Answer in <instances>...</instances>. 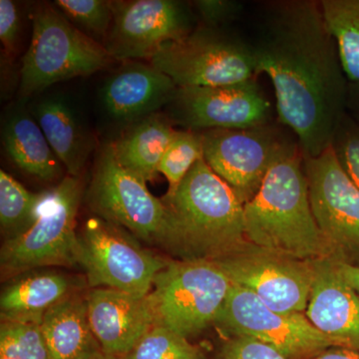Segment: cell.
Returning <instances> with one entry per match:
<instances>
[{"label":"cell","mask_w":359,"mask_h":359,"mask_svg":"<svg viewBox=\"0 0 359 359\" xmlns=\"http://www.w3.org/2000/svg\"><path fill=\"white\" fill-rule=\"evenodd\" d=\"M231 287L218 264L208 259L169 261L148 294L156 323L182 337L214 325Z\"/></svg>","instance_id":"7"},{"label":"cell","mask_w":359,"mask_h":359,"mask_svg":"<svg viewBox=\"0 0 359 359\" xmlns=\"http://www.w3.org/2000/svg\"><path fill=\"white\" fill-rule=\"evenodd\" d=\"M0 356L11 359H50L41 325L1 321Z\"/></svg>","instance_id":"29"},{"label":"cell","mask_w":359,"mask_h":359,"mask_svg":"<svg viewBox=\"0 0 359 359\" xmlns=\"http://www.w3.org/2000/svg\"><path fill=\"white\" fill-rule=\"evenodd\" d=\"M347 114L351 116L359 126V83H349Z\"/></svg>","instance_id":"36"},{"label":"cell","mask_w":359,"mask_h":359,"mask_svg":"<svg viewBox=\"0 0 359 359\" xmlns=\"http://www.w3.org/2000/svg\"><path fill=\"white\" fill-rule=\"evenodd\" d=\"M349 83H359V0H320Z\"/></svg>","instance_id":"24"},{"label":"cell","mask_w":359,"mask_h":359,"mask_svg":"<svg viewBox=\"0 0 359 359\" xmlns=\"http://www.w3.org/2000/svg\"><path fill=\"white\" fill-rule=\"evenodd\" d=\"M121 359H203V353L186 337L155 323Z\"/></svg>","instance_id":"27"},{"label":"cell","mask_w":359,"mask_h":359,"mask_svg":"<svg viewBox=\"0 0 359 359\" xmlns=\"http://www.w3.org/2000/svg\"><path fill=\"white\" fill-rule=\"evenodd\" d=\"M163 201L173 224L167 249L181 259L215 261L250 245L245 237V205L204 158Z\"/></svg>","instance_id":"3"},{"label":"cell","mask_w":359,"mask_h":359,"mask_svg":"<svg viewBox=\"0 0 359 359\" xmlns=\"http://www.w3.org/2000/svg\"><path fill=\"white\" fill-rule=\"evenodd\" d=\"M332 148L340 166L359 188V126L348 114L340 123Z\"/></svg>","instance_id":"30"},{"label":"cell","mask_w":359,"mask_h":359,"mask_svg":"<svg viewBox=\"0 0 359 359\" xmlns=\"http://www.w3.org/2000/svg\"><path fill=\"white\" fill-rule=\"evenodd\" d=\"M32 20V42L20 68V96L25 98L58 82L88 76L114 62L102 43L75 27L54 4L37 6Z\"/></svg>","instance_id":"4"},{"label":"cell","mask_w":359,"mask_h":359,"mask_svg":"<svg viewBox=\"0 0 359 359\" xmlns=\"http://www.w3.org/2000/svg\"><path fill=\"white\" fill-rule=\"evenodd\" d=\"M20 29V13L13 0H0V40L4 48L13 53Z\"/></svg>","instance_id":"33"},{"label":"cell","mask_w":359,"mask_h":359,"mask_svg":"<svg viewBox=\"0 0 359 359\" xmlns=\"http://www.w3.org/2000/svg\"><path fill=\"white\" fill-rule=\"evenodd\" d=\"M203 158L204 146L200 132L177 130L158 168L169 183L167 197L176 192L194 165Z\"/></svg>","instance_id":"26"},{"label":"cell","mask_w":359,"mask_h":359,"mask_svg":"<svg viewBox=\"0 0 359 359\" xmlns=\"http://www.w3.org/2000/svg\"><path fill=\"white\" fill-rule=\"evenodd\" d=\"M44 194L30 192L4 170L0 171V226L6 240L34 223Z\"/></svg>","instance_id":"25"},{"label":"cell","mask_w":359,"mask_h":359,"mask_svg":"<svg viewBox=\"0 0 359 359\" xmlns=\"http://www.w3.org/2000/svg\"><path fill=\"white\" fill-rule=\"evenodd\" d=\"M177 130L165 116L153 114L143 118L110 143L116 159L144 181H153L158 168Z\"/></svg>","instance_id":"23"},{"label":"cell","mask_w":359,"mask_h":359,"mask_svg":"<svg viewBox=\"0 0 359 359\" xmlns=\"http://www.w3.org/2000/svg\"><path fill=\"white\" fill-rule=\"evenodd\" d=\"M245 231L261 249L302 261L334 259L313 216L299 147L271 167L245 205Z\"/></svg>","instance_id":"2"},{"label":"cell","mask_w":359,"mask_h":359,"mask_svg":"<svg viewBox=\"0 0 359 359\" xmlns=\"http://www.w3.org/2000/svg\"><path fill=\"white\" fill-rule=\"evenodd\" d=\"M83 191L82 179L70 175L51 190L45 191L34 223L2 245V276H16L51 266H78L76 218Z\"/></svg>","instance_id":"5"},{"label":"cell","mask_w":359,"mask_h":359,"mask_svg":"<svg viewBox=\"0 0 359 359\" xmlns=\"http://www.w3.org/2000/svg\"><path fill=\"white\" fill-rule=\"evenodd\" d=\"M168 262L142 247L122 226L99 216L87 219L79 233L78 266L84 269L92 289L146 297Z\"/></svg>","instance_id":"9"},{"label":"cell","mask_w":359,"mask_h":359,"mask_svg":"<svg viewBox=\"0 0 359 359\" xmlns=\"http://www.w3.org/2000/svg\"><path fill=\"white\" fill-rule=\"evenodd\" d=\"M306 316L323 334L359 353V294L346 282L334 259L313 261Z\"/></svg>","instance_id":"17"},{"label":"cell","mask_w":359,"mask_h":359,"mask_svg":"<svg viewBox=\"0 0 359 359\" xmlns=\"http://www.w3.org/2000/svg\"><path fill=\"white\" fill-rule=\"evenodd\" d=\"M285 126L271 122L250 129L200 132L204 159L245 205L256 196L278 161L299 148Z\"/></svg>","instance_id":"10"},{"label":"cell","mask_w":359,"mask_h":359,"mask_svg":"<svg viewBox=\"0 0 359 359\" xmlns=\"http://www.w3.org/2000/svg\"><path fill=\"white\" fill-rule=\"evenodd\" d=\"M86 297L92 330L104 353L111 355L124 358L156 323L148 295L97 287Z\"/></svg>","instance_id":"16"},{"label":"cell","mask_w":359,"mask_h":359,"mask_svg":"<svg viewBox=\"0 0 359 359\" xmlns=\"http://www.w3.org/2000/svg\"><path fill=\"white\" fill-rule=\"evenodd\" d=\"M214 262L231 285L250 290L273 311L306 313L313 282V261H302L250 244Z\"/></svg>","instance_id":"13"},{"label":"cell","mask_w":359,"mask_h":359,"mask_svg":"<svg viewBox=\"0 0 359 359\" xmlns=\"http://www.w3.org/2000/svg\"><path fill=\"white\" fill-rule=\"evenodd\" d=\"M54 6L85 34L96 41H105L113 22L112 1L56 0Z\"/></svg>","instance_id":"28"},{"label":"cell","mask_w":359,"mask_h":359,"mask_svg":"<svg viewBox=\"0 0 359 359\" xmlns=\"http://www.w3.org/2000/svg\"><path fill=\"white\" fill-rule=\"evenodd\" d=\"M78 287L70 276L50 269H34L14 276L0 295L1 320L41 325L45 313L76 294Z\"/></svg>","instance_id":"19"},{"label":"cell","mask_w":359,"mask_h":359,"mask_svg":"<svg viewBox=\"0 0 359 359\" xmlns=\"http://www.w3.org/2000/svg\"><path fill=\"white\" fill-rule=\"evenodd\" d=\"M337 268L339 269L340 275L346 280V282L359 294V268L358 266H351V264L342 263L337 261Z\"/></svg>","instance_id":"34"},{"label":"cell","mask_w":359,"mask_h":359,"mask_svg":"<svg viewBox=\"0 0 359 359\" xmlns=\"http://www.w3.org/2000/svg\"><path fill=\"white\" fill-rule=\"evenodd\" d=\"M112 6L113 22L103 45L114 60H150L198 25L190 4L177 0L112 1Z\"/></svg>","instance_id":"14"},{"label":"cell","mask_w":359,"mask_h":359,"mask_svg":"<svg viewBox=\"0 0 359 359\" xmlns=\"http://www.w3.org/2000/svg\"><path fill=\"white\" fill-rule=\"evenodd\" d=\"M88 201L101 218L167 249L173 230L167 205L151 194L143 179L118 162L110 143L97 155Z\"/></svg>","instance_id":"8"},{"label":"cell","mask_w":359,"mask_h":359,"mask_svg":"<svg viewBox=\"0 0 359 359\" xmlns=\"http://www.w3.org/2000/svg\"><path fill=\"white\" fill-rule=\"evenodd\" d=\"M91 359H121L120 358H117V356L115 355H111V354H108L106 353H100L99 354H97L96 356H94V358H92Z\"/></svg>","instance_id":"37"},{"label":"cell","mask_w":359,"mask_h":359,"mask_svg":"<svg viewBox=\"0 0 359 359\" xmlns=\"http://www.w3.org/2000/svg\"><path fill=\"white\" fill-rule=\"evenodd\" d=\"M7 157L23 173L44 182L61 178L65 171L34 117L18 111L7 118L2 129Z\"/></svg>","instance_id":"22"},{"label":"cell","mask_w":359,"mask_h":359,"mask_svg":"<svg viewBox=\"0 0 359 359\" xmlns=\"http://www.w3.org/2000/svg\"><path fill=\"white\" fill-rule=\"evenodd\" d=\"M190 6L198 25L217 28L237 20L245 11V4L236 0H195Z\"/></svg>","instance_id":"31"},{"label":"cell","mask_w":359,"mask_h":359,"mask_svg":"<svg viewBox=\"0 0 359 359\" xmlns=\"http://www.w3.org/2000/svg\"><path fill=\"white\" fill-rule=\"evenodd\" d=\"M40 325L50 359H91L103 351L90 325L86 294L59 302Z\"/></svg>","instance_id":"20"},{"label":"cell","mask_w":359,"mask_h":359,"mask_svg":"<svg viewBox=\"0 0 359 359\" xmlns=\"http://www.w3.org/2000/svg\"><path fill=\"white\" fill-rule=\"evenodd\" d=\"M214 325L231 337L259 340L287 359L313 358L330 347H342L314 327L306 313H278L238 285H231Z\"/></svg>","instance_id":"11"},{"label":"cell","mask_w":359,"mask_h":359,"mask_svg":"<svg viewBox=\"0 0 359 359\" xmlns=\"http://www.w3.org/2000/svg\"><path fill=\"white\" fill-rule=\"evenodd\" d=\"M215 359H287L273 347L247 335H236L224 342Z\"/></svg>","instance_id":"32"},{"label":"cell","mask_w":359,"mask_h":359,"mask_svg":"<svg viewBox=\"0 0 359 359\" xmlns=\"http://www.w3.org/2000/svg\"><path fill=\"white\" fill-rule=\"evenodd\" d=\"M149 61L178 87L228 86L257 75L249 40L224 28L201 25L163 46Z\"/></svg>","instance_id":"6"},{"label":"cell","mask_w":359,"mask_h":359,"mask_svg":"<svg viewBox=\"0 0 359 359\" xmlns=\"http://www.w3.org/2000/svg\"><path fill=\"white\" fill-rule=\"evenodd\" d=\"M0 359H11V358H4V356H0Z\"/></svg>","instance_id":"38"},{"label":"cell","mask_w":359,"mask_h":359,"mask_svg":"<svg viewBox=\"0 0 359 359\" xmlns=\"http://www.w3.org/2000/svg\"><path fill=\"white\" fill-rule=\"evenodd\" d=\"M178 86L152 65L126 61L101 89L107 114L117 121H139L169 106Z\"/></svg>","instance_id":"18"},{"label":"cell","mask_w":359,"mask_h":359,"mask_svg":"<svg viewBox=\"0 0 359 359\" xmlns=\"http://www.w3.org/2000/svg\"><path fill=\"white\" fill-rule=\"evenodd\" d=\"M169 119L184 130L250 129L271 122V105L256 79L219 87H178Z\"/></svg>","instance_id":"15"},{"label":"cell","mask_w":359,"mask_h":359,"mask_svg":"<svg viewBox=\"0 0 359 359\" xmlns=\"http://www.w3.org/2000/svg\"><path fill=\"white\" fill-rule=\"evenodd\" d=\"M309 359H359V353L346 347H330L320 355Z\"/></svg>","instance_id":"35"},{"label":"cell","mask_w":359,"mask_h":359,"mask_svg":"<svg viewBox=\"0 0 359 359\" xmlns=\"http://www.w3.org/2000/svg\"><path fill=\"white\" fill-rule=\"evenodd\" d=\"M33 114L68 175L80 177L93 141L70 104L61 97H48L36 104Z\"/></svg>","instance_id":"21"},{"label":"cell","mask_w":359,"mask_h":359,"mask_svg":"<svg viewBox=\"0 0 359 359\" xmlns=\"http://www.w3.org/2000/svg\"><path fill=\"white\" fill-rule=\"evenodd\" d=\"M309 201L334 259L359 268V188L340 166L332 146L304 157Z\"/></svg>","instance_id":"12"},{"label":"cell","mask_w":359,"mask_h":359,"mask_svg":"<svg viewBox=\"0 0 359 359\" xmlns=\"http://www.w3.org/2000/svg\"><path fill=\"white\" fill-rule=\"evenodd\" d=\"M249 41L257 74L275 90L278 122L304 157L320 155L347 114L349 82L320 0L262 2Z\"/></svg>","instance_id":"1"}]
</instances>
